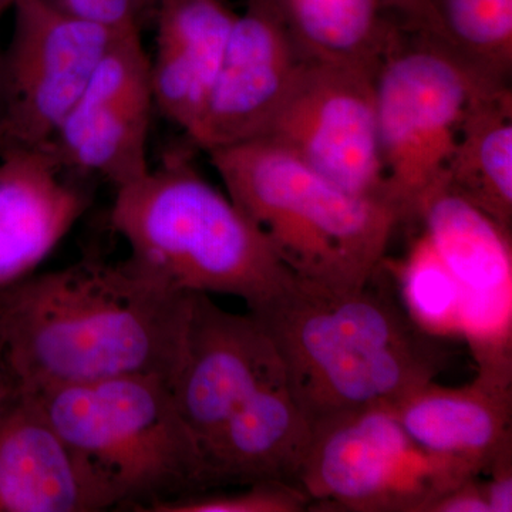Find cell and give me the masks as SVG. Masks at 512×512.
<instances>
[{
	"instance_id": "1",
	"label": "cell",
	"mask_w": 512,
	"mask_h": 512,
	"mask_svg": "<svg viewBox=\"0 0 512 512\" xmlns=\"http://www.w3.org/2000/svg\"><path fill=\"white\" fill-rule=\"evenodd\" d=\"M191 293L99 258L0 289V333L20 390L160 377L171 386Z\"/></svg>"
},
{
	"instance_id": "2",
	"label": "cell",
	"mask_w": 512,
	"mask_h": 512,
	"mask_svg": "<svg viewBox=\"0 0 512 512\" xmlns=\"http://www.w3.org/2000/svg\"><path fill=\"white\" fill-rule=\"evenodd\" d=\"M249 313L271 339L286 386L312 426L393 406L433 382L443 366L440 346L370 284L335 289L292 274Z\"/></svg>"
},
{
	"instance_id": "3",
	"label": "cell",
	"mask_w": 512,
	"mask_h": 512,
	"mask_svg": "<svg viewBox=\"0 0 512 512\" xmlns=\"http://www.w3.org/2000/svg\"><path fill=\"white\" fill-rule=\"evenodd\" d=\"M110 224L130 249L127 264L173 291L237 296L254 311L292 275L185 151L168 153L146 175L117 188Z\"/></svg>"
},
{
	"instance_id": "4",
	"label": "cell",
	"mask_w": 512,
	"mask_h": 512,
	"mask_svg": "<svg viewBox=\"0 0 512 512\" xmlns=\"http://www.w3.org/2000/svg\"><path fill=\"white\" fill-rule=\"evenodd\" d=\"M225 192L298 278L370 284L404 222L390 202L343 190L265 138L208 151Z\"/></svg>"
},
{
	"instance_id": "5",
	"label": "cell",
	"mask_w": 512,
	"mask_h": 512,
	"mask_svg": "<svg viewBox=\"0 0 512 512\" xmlns=\"http://www.w3.org/2000/svg\"><path fill=\"white\" fill-rule=\"evenodd\" d=\"M29 393L109 485L119 507L150 512L210 490L200 441L160 377L121 376Z\"/></svg>"
},
{
	"instance_id": "6",
	"label": "cell",
	"mask_w": 512,
	"mask_h": 512,
	"mask_svg": "<svg viewBox=\"0 0 512 512\" xmlns=\"http://www.w3.org/2000/svg\"><path fill=\"white\" fill-rule=\"evenodd\" d=\"M380 154L390 201L414 220L444 177L468 104L500 86L468 72L426 37L400 29L375 76Z\"/></svg>"
},
{
	"instance_id": "7",
	"label": "cell",
	"mask_w": 512,
	"mask_h": 512,
	"mask_svg": "<svg viewBox=\"0 0 512 512\" xmlns=\"http://www.w3.org/2000/svg\"><path fill=\"white\" fill-rule=\"evenodd\" d=\"M298 487L313 503L355 512H426L473 471L431 456L407 436L393 406L336 414L316 423Z\"/></svg>"
},
{
	"instance_id": "8",
	"label": "cell",
	"mask_w": 512,
	"mask_h": 512,
	"mask_svg": "<svg viewBox=\"0 0 512 512\" xmlns=\"http://www.w3.org/2000/svg\"><path fill=\"white\" fill-rule=\"evenodd\" d=\"M12 10L0 50V154L47 150L119 33L40 0H15Z\"/></svg>"
},
{
	"instance_id": "9",
	"label": "cell",
	"mask_w": 512,
	"mask_h": 512,
	"mask_svg": "<svg viewBox=\"0 0 512 512\" xmlns=\"http://www.w3.org/2000/svg\"><path fill=\"white\" fill-rule=\"evenodd\" d=\"M375 76L363 67L309 60L262 138L343 190L393 204L380 154Z\"/></svg>"
},
{
	"instance_id": "10",
	"label": "cell",
	"mask_w": 512,
	"mask_h": 512,
	"mask_svg": "<svg viewBox=\"0 0 512 512\" xmlns=\"http://www.w3.org/2000/svg\"><path fill=\"white\" fill-rule=\"evenodd\" d=\"M154 111L150 56L141 30H124L114 36L46 151L64 170L87 180L100 178L117 190L151 168Z\"/></svg>"
},
{
	"instance_id": "11",
	"label": "cell",
	"mask_w": 512,
	"mask_h": 512,
	"mask_svg": "<svg viewBox=\"0 0 512 512\" xmlns=\"http://www.w3.org/2000/svg\"><path fill=\"white\" fill-rule=\"evenodd\" d=\"M285 380L271 339L248 315L191 293L183 349L173 382L175 406L201 448L261 387Z\"/></svg>"
},
{
	"instance_id": "12",
	"label": "cell",
	"mask_w": 512,
	"mask_h": 512,
	"mask_svg": "<svg viewBox=\"0 0 512 512\" xmlns=\"http://www.w3.org/2000/svg\"><path fill=\"white\" fill-rule=\"evenodd\" d=\"M309 60L282 23L247 0L197 126L187 136L208 153L265 136Z\"/></svg>"
},
{
	"instance_id": "13",
	"label": "cell",
	"mask_w": 512,
	"mask_h": 512,
	"mask_svg": "<svg viewBox=\"0 0 512 512\" xmlns=\"http://www.w3.org/2000/svg\"><path fill=\"white\" fill-rule=\"evenodd\" d=\"M414 220L463 292L461 329L473 349L511 345V231L451 190L444 177L417 204Z\"/></svg>"
},
{
	"instance_id": "14",
	"label": "cell",
	"mask_w": 512,
	"mask_h": 512,
	"mask_svg": "<svg viewBox=\"0 0 512 512\" xmlns=\"http://www.w3.org/2000/svg\"><path fill=\"white\" fill-rule=\"evenodd\" d=\"M119 507L99 474L20 390L0 417V512H99Z\"/></svg>"
},
{
	"instance_id": "15",
	"label": "cell",
	"mask_w": 512,
	"mask_h": 512,
	"mask_svg": "<svg viewBox=\"0 0 512 512\" xmlns=\"http://www.w3.org/2000/svg\"><path fill=\"white\" fill-rule=\"evenodd\" d=\"M478 363L480 372L467 386L431 382L393 404L414 444L477 476L501 451L512 447L511 357Z\"/></svg>"
},
{
	"instance_id": "16",
	"label": "cell",
	"mask_w": 512,
	"mask_h": 512,
	"mask_svg": "<svg viewBox=\"0 0 512 512\" xmlns=\"http://www.w3.org/2000/svg\"><path fill=\"white\" fill-rule=\"evenodd\" d=\"M90 180L46 150L0 154V289L32 275L92 204Z\"/></svg>"
},
{
	"instance_id": "17",
	"label": "cell",
	"mask_w": 512,
	"mask_h": 512,
	"mask_svg": "<svg viewBox=\"0 0 512 512\" xmlns=\"http://www.w3.org/2000/svg\"><path fill=\"white\" fill-rule=\"evenodd\" d=\"M239 13L228 0H160L150 77L156 111L185 137L194 130L220 73Z\"/></svg>"
},
{
	"instance_id": "18",
	"label": "cell",
	"mask_w": 512,
	"mask_h": 512,
	"mask_svg": "<svg viewBox=\"0 0 512 512\" xmlns=\"http://www.w3.org/2000/svg\"><path fill=\"white\" fill-rule=\"evenodd\" d=\"M312 431L285 380L261 387L202 446L210 490L262 481L298 485Z\"/></svg>"
},
{
	"instance_id": "19",
	"label": "cell",
	"mask_w": 512,
	"mask_h": 512,
	"mask_svg": "<svg viewBox=\"0 0 512 512\" xmlns=\"http://www.w3.org/2000/svg\"><path fill=\"white\" fill-rule=\"evenodd\" d=\"M268 9L311 62L377 72L399 35L390 0H254Z\"/></svg>"
},
{
	"instance_id": "20",
	"label": "cell",
	"mask_w": 512,
	"mask_h": 512,
	"mask_svg": "<svg viewBox=\"0 0 512 512\" xmlns=\"http://www.w3.org/2000/svg\"><path fill=\"white\" fill-rule=\"evenodd\" d=\"M444 181L500 227L512 225V90H483L468 104Z\"/></svg>"
},
{
	"instance_id": "21",
	"label": "cell",
	"mask_w": 512,
	"mask_h": 512,
	"mask_svg": "<svg viewBox=\"0 0 512 512\" xmlns=\"http://www.w3.org/2000/svg\"><path fill=\"white\" fill-rule=\"evenodd\" d=\"M400 28L436 43L485 82L511 86L512 0H390Z\"/></svg>"
},
{
	"instance_id": "22",
	"label": "cell",
	"mask_w": 512,
	"mask_h": 512,
	"mask_svg": "<svg viewBox=\"0 0 512 512\" xmlns=\"http://www.w3.org/2000/svg\"><path fill=\"white\" fill-rule=\"evenodd\" d=\"M311 500L295 484L262 481L239 485L237 490L221 488L187 495L154 505L150 512H301Z\"/></svg>"
},
{
	"instance_id": "23",
	"label": "cell",
	"mask_w": 512,
	"mask_h": 512,
	"mask_svg": "<svg viewBox=\"0 0 512 512\" xmlns=\"http://www.w3.org/2000/svg\"><path fill=\"white\" fill-rule=\"evenodd\" d=\"M407 288L413 311L420 319L437 326L450 323L461 328L463 292L426 237L410 262Z\"/></svg>"
},
{
	"instance_id": "24",
	"label": "cell",
	"mask_w": 512,
	"mask_h": 512,
	"mask_svg": "<svg viewBox=\"0 0 512 512\" xmlns=\"http://www.w3.org/2000/svg\"><path fill=\"white\" fill-rule=\"evenodd\" d=\"M40 2L72 18L123 32V30H143L144 25L153 20L160 0H40Z\"/></svg>"
},
{
	"instance_id": "25",
	"label": "cell",
	"mask_w": 512,
	"mask_h": 512,
	"mask_svg": "<svg viewBox=\"0 0 512 512\" xmlns=\"http://www.w3.org/2000/svg\"><path fill=\"white\" fill-rule=\"evenodd\" d=\"M490 473L483 484L485 500L490 512L512 511V447L505 448L491 461L487 468Z\"/></svg>"
},
{
	"instance_id": "26",
	"label": "cell",
	"mask_w": 512,
	"mask_h": 512,
	"mask_svg": "<svg viewBox=\"0 0 512 512\" xmlns=\"http://www.w3.org/2000/svg\"><path fill=\"white\" fill-rule=\"evenodd\" d=\"M426 512H490L477 477L468 478L431 501Z\"/></svg>"
},
{
	"instance_id": "27",
	"label": "cell",
	"mask_w": 512,
	"mask_h": 512,
	"mask_svg": "<svg viewBox=\"0 0 512 512\" xmlns=\"http://www.w3.org/2000/svg\"><path fill=\"white\" fill-rule=\"evenodd\" d=\"M19 393V382L10 366L5 342L0 333V417L9 409L10 404L18 397Z\"/></svg>"
},
{
	"instance_id": "28",
	"label": "cell",
	"mask_w": 512,
	"mask_h": 512,
	"mask_svg": "<svg viewBox=\"0 0 512 512\" xmlns=\"http://www.w3.org/2000/svg\"><path fill=\"white\" fill-rule=\"evenodd\" d=\"M13 2H15V0H0V19H2V16L5 15L6 12L12 10Z\"/></svg>"
}]
</instances>
